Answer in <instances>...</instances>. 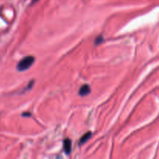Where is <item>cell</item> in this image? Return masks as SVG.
<instances>
[{
  "label": "cell",
  "mask_w": 159,
  "mask_h": 159,
  "mask_svg": "<svg viewBox=\"0 0 159 159\" xmlns=\"http://www.w3.org/2000/svg\"><path fill=\"white\" fill-rule=\"evenodd\" d=\"M34 61L35 59L33 56H26V57H24V59H22L20 61L19 63L16 66V68L20 72L25 71V70L30 68V66L34 63Z\"/></svg>",
  "instance_id": "6da1fadb"
},
{
  "label": "cell",
  "mask_w": 159,
  "mask_h": 159,
  "mask_svg": "<svg viewBox=\"0 0 159 159\" xmlns=\"http://www.w3.org/2000/svg\"><path fill=\"white\" fill-rule=\"evenodd\" d=\"M90 93H91V88L88 84H84L80 88V89L79 90V94L81 97H84V96L88 95Z\"/></svg>",
  "instance_id": "7a4b0ae2"
},
{
  "label": "cell",
  "mask_w": 159,
  "mask_h": 159,
  "mask_svg": "<svg viewBox=\"0 0 159 159\" xmlns=\"http://www.w3.org/2000/svg\"><path fill=\"white\" fill-rule=\"evenodd\" d=\"M63 148L66 154H70L71 151V140L70 139H66L63 143Z\"/></svg>",
  "instance_id": "3957f363"
},
{
  "label": "cell",
  "mask_w": 159,
  "mask_h": 159,
  "mask_svg": "<svg viewBox=\"0 0 159 159\" xmlns=\"http://www.w3.org/2000/svg\"><path fill=\"white\" fill-rule=\"evenodd\" d=\"M91 135H92V134H91V132H88V133H87V134H85L84 135L81 137L80 140V144H83V143H86V142L88 141L90 138H91Z\"/></svg>",
  "instance_id": "277c9868"
},
{
  "label": "cell",
  "mask_w": 159,
  "mask_h": 159,
  "mask_svg": "<svg viewBox=\"0 0 159 159\" xmlns=\"http://www.w3.org/2000/svg\"><path fill=\"white\" fill-rule=\"evenodd\" d=\"M103 38L102 36H98L95 40V45H99V44L102 43L103 42Z\"/></svg>",
  "instance_id": "5b68a950"
},
{
  "label": "cell",
  "mask_w": 159,
  "mask_h": 159,
  "mask_svg": "<svg viewBox=\"0 0 159 159\" xmlns=\"http://www.w3.org/2000/svg\"><path fill=\"white\" fill-rule=\"evenodd\" d=\"M38 0H32V3H34V2H36Z\"/></svg>",
  "instance_id": "8992f818"
}]
</instances>
